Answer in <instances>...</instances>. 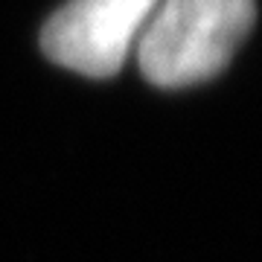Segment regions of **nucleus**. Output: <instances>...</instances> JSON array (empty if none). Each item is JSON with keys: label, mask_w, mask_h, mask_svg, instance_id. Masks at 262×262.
<instances>
[{"label": "nucleus", "mask_w": 262, "mask_h": 262, "mask_svg": "<svg viewBox=\"0 0 262 262\" xmlns=\"http://www.w3.org/2000/svg\"><path fill=\"white\" fill-rule=\"evenodd\" d=\"M137 41L140 70L158 88H189L222 73L251 32L253 0H158Z\"/></svg>", "instance_id": "obj_1"}, {"label": "nucleus", "mask_w": 262, "mask_h": 262, "mask_svg": "<svg viewBox=\"0 0 262 262\" xmlns=\"http://www.w3.org/2000/svg\"><path fill=\"white\" fill-rule=\"evenodd\" d=\"M158 0H70L41 29V50L58 67L108 79L122 67Z\"/></svg>", "instance_id": "obj_2"}]
</instances>
